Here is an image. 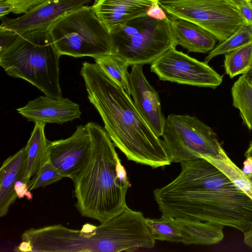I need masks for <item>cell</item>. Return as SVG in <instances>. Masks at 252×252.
I'll use <instances>...</instances> for the list:
<instances>
[{
  "mask_svg": "<svg viewBox=\"0 0 252 252\" xmlns=\"http://www.w3.org/2000/svg\"><path fill=\"white\" fill-rule=\"evenodd\" d=\"M179 175L154 195L162 217L252 228V200L222 171L200 157L181 163Z\"/></svg>",
  "mask_w": 252,
  "mask_h": 252,
  "instance_id": "6da1fadb",
  "label": "cell"
},
{
  "mask_svg": "<svg viewBox=\"0 0 252 252\" xmlns=\"http://www.w3.org/2000/svg\"><path fill=\"white\" fill-rule=\"evenodd\" d=\"M80 74L104 129L128 160L153 168L172 162L164 141L150 128L124 89L96 63L84 62Z\"/></svg>",
  "mask_w": 252,
  "mask_h": 252,
  "instance_id": "7a4b0ae2",
  "label": "cell"
},
{
  "mask_svg": "<svg viewBox=\"0 0 252 252\" xmlns=\"http://www.w3.org/2000/svg\"><path fill=\"white\" fill-rule=\"evenodd\" d=\"M86 126L91 149L85 162L72 179L75 206L82 216L101 223L126 206V193L131 185L105 129L94 122Z\"/></svg>",
  "mask_w": 252,
  "mask_h": 252,
  "instance_id": "3957f363",
  "label": "cell"
},
{
  "mask_svg": "<svg viewBox=\"0 0 252 252\" xmlns=\"http://www.w3.org/2000/svg\"><path fill=\"white\" fill-rule=\"evenodd\" d=\"M60 56L49 30L30 31L19 35L0 53V65L9 76L29 82L46 96L60 99Z\"/></svg>",
  "mask_w": 252,
  "mask_h": 252,
  "instance_id": "277c9868",
  "label": "cell"
},
{
  "mask_svg": "<svg viewBox=\"0 0 252 252\" xmlns=\"http://www.w3.org/2000/svg\"><path fill=\"white\" fill-rule=\"evenodd\" d=\"M110 34V55L129 66L151 63L171 47H176L169 17L159 21L147 15Z\"/></svg>",
  "mask_w": 252,
  "mask_h": 252,
  "instance_id": "5b68a950",
  "label": "cell"
},
{
  "mask_svg": "<svg viewBox=\"0 0 252 252\" xmlns=\"http://www.w3.org/2000/svg\"><path fill=\"white\" fill-rule=\"evenodd\" d=\"M49 30L61 56L94 59L111 54V34L92 6L84 5L65 14Z\"/></svg>",
  "mask_w": 252,
  "mask_h": 252,
  "instance_id": "8992f818",
  "label": "cell"
},
{
  "mask_svg": "<svg viewBox=\"0 0 252 252\" xmlns=\"http://www.w3.org/2000/svg\"><path fill=\"white\" fill-rule=\"evenodd\" d=\"M162 136L172 162L200 157L221 160L228 157L212 128L195 116L169 114Z\"/></svg>",
  "mask_w": 252,
  "mask_h": 252,
  "instance_id": "52a82bcc",
  "label": "cell"
},
{
  "mask_svg": "<svg viewBox=\"0 0 252 252\" xmlns=\"http://www.w3.org/2000/svg\"><path fill=\"white\" fill-rule=\"evenodd\" d=\"M158 2L170 17L200 27L220 43L247 23L228 0H158Z\"/></svg>",
  "mask_w": 252,
  "mask_h": 252,
  "instance_id": "ba28073f",
  "label": "cell"
},
{
  "mask_svg": "<svg viewBox=\"0 0 252 252\" xmlns=\"http://www.w3.org/2000/svg\"><path fill=\"white\" fill-rule=\"evenodd\" d=\"M151 71L162 81L216 89L221 75L204 62H200L172 47L151 63Z\"/></svg>",
  "mask_w": 252,
  "mask_h": 252,
  "instance_id": "9c48e42d",
  "label": "cell"
},
{
  "mask_svg": "<svg viewBox=\"0 0 252 252\" xmlns=\"http://www.w3.org/2000/svg\"><path fill=\"white\" fill-rule=\"evenodd\" d=\"M91 149L87 126L79 125L68 138L48 142L49 159L64 177L72 179L88 158Z\"/></svg>",
  "mask_w": 252,
  "mask_h": 252,
  "instance_id": "30bf717a",
  "label": "cell"
},
{
  "mask_svg": "<svg viewBox=\"0 0 252 252\" xmlns=\"http://www.w3.org/2000/svg\"><path fill=\"white\" fill-rule=\"evenodd\" d=\"M93 0H45L20 17L12 19L3 17L0 28L18 35L30 31L49 30L65 14Z\"/></svg>",
  "mask_w": 252,
  "mask_h": 252,
  "instance_id": "8fae6325",
  "label": "cell"
},
{
  "mask_svg": "<svg viewBox=\"0 0 252 252\" xmlns=\"http://www.w3.org/2000/svg\"><path fill=\"white\" fill-rule=\"evenodd\" d=\"M143 65H132L128 76L130 94L138 112L155 134L160 137L163 134L165 118L158 94L145 77Z\"/></svg>",
  "mask_w": 252,
  "mask_h": 252,
  "instance_id": "7c38bea8",
  "label": "cell"
},
{
  "mask_svg": "<svg viewBox=\"0 0 252 252\" xmlns=\"http://www.w3.org/2000/svg\"><path fill=\"white\" fill-rule=\"evenodd\" d=\"M18 113L28 121L63 124L80 118V105L68 98L60 99L40 96L22 107L17 109Z\"/></svg>",
  "mask_w": 252,
  "mask_h": 252,
  "instance_id": "4fadbf2b",
  "label": "cell"
},
{
  "mask_svg": "<svg viewBox=\"0 0 252 252\" xmlns=\"http://www.w3.org/2000/svg\"><path fill=\"white\" fill-rule=\"evenodd\" d=\"M156 0H95L92 6L95 14L108 31L113 32L134 19L147 16Z\"/></svg>",
  "mask_w": 252,
  "mask_h": 252,
  "instance_id": "5bb4252c",
  "label": "cell"
},
{
  "mask_svg": "<svg viewBox=\"0 0 252 252\" xmlns=\"http://www.w3.org/2000/svg\"><path fill=\"white\" fill-rule=\"evenodd\" d=\"M27 158L26 146L7 158L0 169V217L8 213L17 195L14 189L16 182L21 180L25 171Z\"/></svg>",
  "mask_w": 252,
  "mask_h": 252,
  "instance_id": "9a60e30c",
  "label": "cell"
},
{
  "mask_svg": "<svg viewBox=\"0 0 252 252\" xmlns=\"http://www.w3.org/2000/svg\"><path fill=\"white\" fill-rule=\"evenodd\" d=\"M169 18L176 47L180 45L189 52L200 53L214 48L217 40L211 33L188 21Z\"/></svg>",
  "mask_w": 252,
  "mask_h": 252,
  "instance_id": "2e32d148",
  "label": "cell"
},
{
  "mask_svg": "<svg viewBox=\"0 0 252 252\" xmlns=\"http://www.w3.org/2000/svg\"><path fill=\"white\" fill-rule=\"evenodd\" d=\"M170 218L181 233V243L185 245H214L224 238L222 225Z\"/></svg>",
  "mask_w": 252,
  "mask_h": 252,
  "instance_id": "e0dca14e",
  "label": "cell"
},
{
  "mask_svg": "<svg viewBox=\"0 0 252 252\" xmlns=\"http://www.w3.org/2000/svg\"><path fill=\"white\" fill-rule=\"evenodd\" d=\"M46 124L35 123L31 136L26 145L27 158L21 181L28 184L36 174L43 163L48 158V145L44 132Z\"/></svg>",
  "mask_w": 252,
  "mask_h": 252,
  "instance_id": "ac0fdd59",
  "label": "cell"
},
{
  "mask_svg": "<svg viewBox=\"0 0 252 252\" xmlns=\"http://www.w3.org/2000/svg\"><path fill=\"white\" fill-rule=\"evenodd\" d=\"M232 105L237 108L243 123L252 130V84L242 75L231 88Z\"/></svg>",
  "mask_w": 252,
  "mask_h": 252,
  "instance_id": "d6986e66",
  "label": "cell"
},
{
  "mask_svg": "<svg viewBox=\"0 0 252 252\" xmlns=\"http://www.w3.org/2000/svg\"><path fill=\"white\" fill-rule=\"evenodd\" d=\"M252 63V41L224 55V67L231 78L246 73Z\"/></svg>",
  "mask_w": 252,
  "mask_h": 252,
  "instance_id": "ffe728a7",
  "label": "cell"
},
{
  "mask_svg": "<svg viewBox=\"0 0 252 252\" xmlns=\"http://www.w3.org/2000/svg\"><path fill=\"white\" fill-rule=\"evenodd\" d=\"M96 63L126 93L130 95L129 65L114 57L111 55H105L94 58Z\"/></svg>",
  "mask_w": 252,
  "mask_h": 252,
  "instance_id": "44dd1931",
  "label": "cell"
},
{
  "mask_svg": "<svg viewBox=\"0 0 252 252\" xmlns=\"http://www.w3.org/2000/svg\"><path fill=\"white\" fill-rule=\"evenodd\" d=\"M252 41V24L247 23L224 41L210 51L204 60L208 63L213 58L225 55Z\"/></svg>",
  "mask_w": 252,
  "mask_h": 252,
  "instance_id": "7402d4cb",
  "label": "cell"
},
{
  "mask_svg": "<svg viewBox=\"0 0 252 252\" xmlns=\"http://www.w3.org/2000/svg\"><path fill=\"white\" fill-rule=\"evenodd\" d=\"M216 166L252 200V179L246 176L228 157L224 159L217 160L208 157H202Z\"/></svg>",
  "mask_w": 252,
  "mask_h": 252,
  "instance_id": "603a6c76",
  "label": "cell"
},
{
  "mask_svg": "<svg viewBox=\"0 0 252 252\" xmlns=\"http://www.w3.org/2000/svg\"><path fill=\"white\" fill-rule=\"evenodd\" d=\"M147 224L155 240L181 243V235L170 218H146Z\"/></svg>",
  "mask_w": 252,
  "mask_h": 252,
  "instance_id": "cb8c5ba5",
  "label": "cell"
},
{
  "mask_svg": "<svg viewBox=\"0 0 252 252\" xmlns=\"http://www.w3.org/2000/svg\"><path fill=\"white\" fill-rule=\"evenodd\" d=\"M63 178L52 164L48 156L36 174L27 184L28 189L31 191L56 183Z\"/></svg>",
  "mask_w": 252,
  "mask_h": 252,
  "instance_id": "d4e9b609",
  "label": "cell"
},
{
  "mask_svg": "<svg viewBox=\"0 0 252 252\" xmlns=\"http://www.w3.org/2000/svg\"><path fill=\"white\" fill-rule=\"evenodd\" d=\"M13 7L12 13L16 14L26 13L45 0H6Z\"/></svg>",
  "mask_w": 252,
  "mask_h": 252,
  "instance_id": "484cf974",
  "label": "cell"
},
{
  "mask_svg": "<svg viewBox=\"0 0 252 252\" xmlns=\"http://www.w3.org/2000/svg\"><path fill=\"white\" fill-rule=\"evenodd\" d=\"M18 35L14 32L0 28V53L8 48Z\"/></svg>",
  "mask_w": 252,
  "mask_h": 252,
  "instance_id": "4316f807",
  "label": "cell"
},
{
  "mask_svg": "<svg viewBox=\"0 0 252 252\" xmlns=\"http://www.w3.org/2000/svg\"><path fill=\"white\" fill-rule=\"evenodd\" d=\"M147 15L151 18L159 21L168 18L165 11L159 5L158 0L154 1L149 7L147 11Z\"/></svg>",
  "mask_w": 252,
  "mask_h": 252,
  "instance_id": "83f0119b",
  "label": "cell"
},
{
  "mask_svg": "<svg viewBox=\"0 0 252 252\" xmlns=\"http://www.w3.org/2000/svg\"><path fill=\"white\" fill-rule=\"evenodd\" d=\"M14 189L18 197L21 198L26 197L28 200L32 198V195L28 189L27 184L18 180L15 183Z\"/></svg>",
  "mask_w": 252,
  "mask_h": 252,
  "instance_id": "f1b7e54d",
  "label": "cell"
},
{
  "mask_svg": "<svg viewBox=\"0 0 252 252\" xmlns=\"http://www.w3.org/2000/svg\"><path fill=\"white\" fill-rule=\"evenodd\" d=\"M236 7L246 22L252 24V5L241 4Z\"/></svg>",
  "mask_w": 252,
  "mask_h": 252,
  "instance_id": "f546056e",
  "label": "cell"
},
{
  "mask_svg": "<svg viewBox=\"0 0 252 252\" xmlns=\"http://www.w3.org/2000/svg\"><path fill=\"white\" fill-rule=\"evenodd\" d=\"M13 6L7 0H0V18L2 19L10 12H12Z\"/></svg>",
  "mask_w": 252,
  "mask_h": 252,
  "instance_id": "4dcf8cb0",
  "label": "cell"
},
{
  "mask_svg": "<svg viewBox=\"0 0 252 252\" xmlns=\"http://www.w3.org/2000/svg\"><path fill=\"white\" fill-rule=\"evenodd\" d=\"M244 174L252 179V158L248 157L243 162V168L242 170Z\"/></svg>",
  "mask_w": 252,
  "mask_h": 252,
  "instance_id": "1f68e13d",
  "label": "cell"
},
{
  "mask_svg": "<svg viewBox=\"0 0 252 252\" xmlns=\"http://www.w3.org/2000/svg\"><path fill=\"white\" fill-rule=\"evenodd\" d=\"M244 242L252 249V228L244 233Z\"/></svg>",
  "mask_w": 252,
  "mask_h": 252,
  "instance_id": "d6a6232c",
  "label": "cell"
},
{
  "mask_svg": "<svg viewBox=\"0 0 252 252\" xmlns=\"http://www.w3.org/2000/svg\"><path fill=\"white\" fill-rule=\"evenodd\" d=\"M246 158L252 157V141L250 143L249 146L245 153Z\"/></svg>",
  "mask_w": 252,
  "mask_h": 252,
  "instance_id": "836d02e7",
  "label": "cell"
},
{
  "mask_svg": "<svg viewBox=\"0 0 252 252\" xmlns=\"http://www.w3.org/2000/svg\"><path fill=\"white\" fill-rule=\"evenodd\" d=\"M244 75L249 80L252 79V63L250 68Z\"/></svg>",
  "mask_w": 252,
  "mask_h": 252,
  "instance_id": "e575fe53",
  "label": "cell"
},
{
  "mask_svg": "<svg viewBox=\"0 0 252 252\" xmlns=\"http://www.w3.org/2000/svg\"><path fill=\"white\" fill-rule=\"evenodd\" d=\"M228 0L231 2V1H232L233 0ZM240 0L246 2L248 3H252V1L251 0Z\"/></svg>",
  "mask_w": 252,
  "mask_h": 252,
  "instance_id": "d590c367",
  "label": "cell"
},
{
  "mask_svg": "<svg viewBox=\"0 0 252 252\" xmlns=\"http://www.w3.org/2000/svg\"><path fill=\"white\" fill-rule=\"evenodd\" d=\"M250 80L251 83L252 84V80Z\"/></svg>",
  "mask_w": 252,
  "mask_h": 252,
  "instance_id": "8d00e7d4",
  "label": "cell"
},
{
  "mask_svg": "<svg viewBox=\"0 0 252 252\" xmlns=\"http://www.w3.org/2000/svg\"><path fill=\"white\" fill-rule=\"evenodd\" d=\"M252 1V0H251Z\"/></svg>",
  "mask_w": 252,
  "mask_h": 252,
  "instance_id": "74e56055",
  "label": "cell"
}]
</instances>
